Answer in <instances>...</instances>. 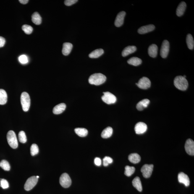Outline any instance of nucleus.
Returning a JSON list of instances; mask_svg holds the SVG:
<instances>
[{
  "label": "nucleus",
  "instance_id": "nucleus-38",
  "mask_svg": "<svg viewBox=\"0 0 194 194\" xmlns=\"http://www.w3.org/2000/svg\"><path fill=\"white\" fill-rule=\"evenodd\" d=\"M0 186L3 189L8 188L9 187L8 181L4 179H2L0 182Z\"/></svg>",
  "mask_w": 194,
  "mask_h": 194
},
{
  "label": "nucleus",
  "instance_id": "nucleus-42",
  "mask_svg": "<svg viewBox=\"0 0 194 194\" xmlns=\"http://www.w3.org/2000/svg\"><path fill=\"white\" fill-rule=\"evenodd\" d=\"M19 1L21 4H25L28 3L29 1L28 0H19Z\"/></svg>",
  "mask_w": 194,
  "mask_h": 194
},
{
  "label": "nucleus",
  "instance_id": "nucleus-37",
  "mask_svg": "<svg viewBox=\"0 0 194 194\" xmlns=\"http://www.w3.org/2000/svg\"><path fill=\"white\" fill-rule=\"evenodd\" d=\"M19 60L21 63L25 64L28 62V59L27 56L25 55H22L19 56Z\"/></svg>",
  "mask_w": 194,
  "mask_h": 194
},
{
  "label": "nucleus",
  "instance_id": "nucleus-40",
  "mask_svg": "<svg viewBox=\"0 0 194 194\" xmlns=\"http://www.w3.org/2000/svg\"><path fill=\"white\" fill-rule=\"evenodd\" d=\"M94 163L96 165L100 166L101 164V159L98 158H96L94 160Z\"/></svg>",
  "mask_w": 194,
  "mask_h": 194
},
{
  "label": "nucleus",
  "instance_id": "nucleus-16",
  "mask_svg": "<svg viewBox=\"0 0 194 194\" xmlns=\"http://www.w3.org/2000/svg\"><path fill=\"white\" fill-rule=\"evenodd\" d=\"M65 103H62L56 105L53 109V113L55 114H59L62 113L66 109Z\"/></svg>",
  "mask_w": 194,
  "mask_h": 194
},
{
  "label": "nucleus",
  "instance_id": "nucleus-24",
  "mask_svg": "<svg viewBox=\"0 0 194 194\" xmlns=\"http://www.w3.org/2000/svg\"><path fill=\"white\" fill-rule=\"evenodd\" d=\"M113 129L111 127H108L103 131L101 134V137L103 138H107L112 135Z\"/></svg>",
  "mask_w": 194,
  "mask_h": 194
},
{
  "label": "nucleus",
  "instance_id": "nucleus-14",
  "mask_svg": "<svg viewBox=\"0 0 194 194\" xmlns=\"http://www.w3.org/2000/svg\"><path fill=\"white\" fill-rule=\"evenodd\" d=\"M126 14V13L124 11H122L118 14L115 21L114 24L116 26L119 27L123 25Z\"/></svg>",
  "mask_w": 194,
  "mask_h": 194
},
{
  "label": "nucleus",
  "instance_id": "nucleus-39",
  "mask_svg": "<svg viewBox=\"0 0 194 194\" xmlns=\"http://www.w3.org/2000/svg\"><path fill=\"white\" fill-rule=\"evenodd\" d=\"M78 1L77 0H66L64 1V4L65 5L69 6L75 4Z\"/></svg>",
  "mask_w": 194,
  "mask_h": 194
},
{
  "label": "nucleus",
  "instance_id": "nucleus-44",
  "mask_svg": "<svg viewBox=\"0 0 194 194\" xmlns=\"http://www.w3.org/2000/svg\"><path fill=\"white\" fill-rule=\"evenodd\" d=\"M1 179H0V182H1Z\"/></svg>",
  "mask_w": 194,
  "mask_h": 194
},
{
  "label": "nucleus",
  "instance_id": "nucleus-3",
  "mask_svg": "<svg viewBox=\"0 0 194 194\" xmlns=\"http://www.w3.org/2000/svg\"><path fill=\"white\" fill-rule=\"evenodd\" d=\"M21 102L22 109L24 111H28L30 108L31 100L30 96L26 92L22 93L21 96Z\"/></svg>",
  "mask_w": 194,
  "mask_h": 194
},
{
  "label": "nucleus",
  "instance_id": "nucleus-17",
  "mask_svg": "<svg viewBox=\"0 0 194 194\" xmlns=\"http://www.w3.org/2000/svg\"><path fill=\"white\" fill-rule=\"evenodd\" d=\"M137 50V48L135 46H129L124 48L122 52V56L123 57L128 56L135 52Z\"/></svg>",
  "mask_w": 194,
  "mask_h": 194
},
{
  "label": "nucleus",
  "instance_id": "nucleus-2",
  "mask_svg": "<svg viewBox=\"0 0 194 194\" xmlns=\"http://www.w3.org/2000/svg\"><path fill=\"white\" fill-rule=\"evenodd\" d=\"M174 82L175 86L179 90L185 91L188 87V83L187 79L182 76H177L175 78Z\"/></svg>",
  "mask_w": 194,
  "mask_h": 194
},
{
  "label": "nucleus",
  "instance_id": "nucleus-29",
  "mask_svg": "<svg viewBox=\"0 0 194 194\" xmlns=\"http://www.w3.org/2000/svg\"><path fill=\"white\" fill-rule=\"evenodd\" d=\"M186 43L188 47L190 50L193 49L194 46V41L193 36L190 34H188L186 38Z\"/></svg>",
  "mask_w": 194,
  "mask_h": 194
},
{
  "label": "nucleus",
  "instance_id": "nucleus-5",
  "mask_svg": "<svg viewBox=\"0 0 194 194\" xmlns=\"http://www.w3.org/2000/svg\"><path fill=\"white\" fill-rule=\"evenodd\" d=\"M59 182L61 185L64 188H67L70 186L72 183V180L68 174L64 173L61 176Z\"/></svg>",
  "mask_w": 194,
  "mask_h": 194
},
{
  "label": "nucleus",
  "instance_id": "nucleus-18",
  "mask_svg": "<svg viewBox=\"0 0 194 194\" xmlns=\"http://www.w3.org/2000/svg\"><path fill=\"white\" fill-rule=\"evenodd\" d=\"M73 48V45L69 43H65L63 44L62 53L65 56L70 54Z\"/></svg>",
  "mask_w": 194,
  "mask_h": 194
},
{
  "label": "nucleus",
  "instance_id": "nucleus-19",
  "mask_svg": "<svg viewBox=\"0 0 194 194\" xmlns=\"http://www.w3.org/2000/svg\"><path fill=\"white\" fill-rule=\"evenodd\" d=\"M186 6V4L184 1H182L179 4L176 10V14L178 16L180 17L183 15Z\"/></svg>",
  "mask_w": 194,
  "mask_h": 194
},
{
  "label": "nucleus",
  "instance_id": "nucleus-41",
  "mask_svg": "<svg viewBox=\"0 0 194 194\" xmlns=\"http://www.w3.org/2000/svg\"><path fill=\"white\" fill-rule=\"evenodd\" d=\"M6 43V40L3 37L0 36V48L4 46Z\"/></svg>",
  "mask_w": 194,
  "mask_h": 194
},
{
  "label": "nucleus",
  "instance_id": "nucleus-27",
  "mask_svg": "<svg viewBox=\"0 0 194 194\" xmlns=\"http://www.w3.org/2000/svg\"><path fill=\"white\" fill-rule=\"evenodd\" d=\"M104 53V51L102 48L96 49L92 52L89 55V57L91 58H96L100 57Z\"/></svg>",
  "mask_w": 194,
  "mask_h": 194
},
{
  "label": "nucleus",
  "instance_id": "nucleus-10",
  "mask_svg": "<svg viewBox=\"0 0 194 194\" xmlns=\"http://www.w3.org/2000/svg\"><path fill=\"white\" fill-rule=\"evenodd\" d=\"M170 48L169 42L167 40H164L162 44L160 55L162 58H165L167 57L169 54Z\"/></svg>",
  "mask_w": 194,
  "mask_h": 194
},
{
  "label": "nucleus",
  "instance_id": "nucleus-36",
  "mask_svg": "<svg viewBox=\"0 0 194 194\" xmlns=\"http://www.w3.org/2000/svg\"><path fill=\"white\" fill-rule=\"evenodd\" d=\"M103 165L105 166H107L109 164H111L113 162L112 158L108 156H106L103 159Z\"/></svg>",
  "mask_w": 194,
  "mask_h": 194
},
{
  "label": "nucleus",
  "instance_id": "nucleus-7",
  "mask_svg": "<svg viewBox=\"0 0 194 194\" xmlns=\"http://www.w3.org/2000/svg\"><path fill=\"white\" fill-rule=\"evenodd\" d=\"M38 179L34 176L29 178L24 185V189L27 191L30 190L35 186L38 183Z\"/></svg>",
  "mask_w": 194,
  "mask_h": 194
},
{
  "label": "nucleus",
  "instance_id": "nucleus-12",
  "mask_svg": "<svg viewBox=\"0 0 194 194\" xmlns=\"http://www.w3.org/2000/svg\"><path fill=\"white\" fill-rule=\"evenodd\" d=\"M148 127L145 123L139 122L137 123L135 126V130L136 133L138 135L144 133L146 131Z\"/></svg>",
  "mask_w": 194,
  "mask_h": 194
},
{
  "label": "nucleus",
  "instance_id": "nucleus-8",
  "mask_svg": "<svg viewBox=\"0 0 194 194\" xmlns=\"http://www.w3.org/2000/svg\"><path fill=\"white\" fill-rule=\"evenodd\" d=\"M136 85L140 88L142 89H147L151 86V82L148 77H143L141 78L138 83Z\"/></svg>",
  "mask_w": 194,
  "mask_h": 194
},
{
  "label": "nucleus",
  "instance_id": "nucleus-15",
  "mask_svg": "<svg viewBox=\"0 0 194 194\" xmlns=\"http://www.w3.org/2000/svg\"><path fill=\"white\" fill-rule=\"evenodd\" d=\"M155 29V26L152 25V24H150V25L143 26L140 27L138 29V32L140 34H146L148 33L149 32L153 31Z\"/></svg>",
  "mask_w": 194,
  "mask_h": 194
},
{
  "label": "nucleus",
  "instance_id": "nucleus-34",
  "mask_svg": "<svg viewBox=\"0 0 194 194\" xmlns=\"http://www.w3.org/2000/svg\"><path fill=\"white\" fill-rule=\"evenodd\" d=\"M39 152L38 146L36 144H33L30 148L31 154L32 156L38 154Z\"/></svg>",
  "mask_w": 194,
  "mask_h": 194
},
{
  "label": "nucleus",
  "instance_id": "nucleus-13",
  "mask_svg": "<svg viewBox=\"0 0 194 194\" xmlns=\"http://www.w3.org/2000/svg\"><path fill=\"white\" fill-rule=\"evenodd\" d=\"M178 179L179 183L184 184L186 187L190 185V180L188 176L183 172H180L178 175Z\"/></svg>",
  "mask_w": 194,
  "mask_h": 194
},
{
  "label": "nucleus",
  "instance_id": "nucleus-9",
  "mask_svg": "<svg viewBox=\"0 0 194 194\" xmlns=\"http://www.w3.org/2000/svg\"><path fill=\"white\" fill-rule=\"evenodd\" d=\"M153 164H145L142 166L141 171L143 177L148 178L151 177L153 170Z\"/></svg>",
  "mask_w": 194,
  "mask_h": 194
},
{
  "label": "nucleus",
  "instance_id": "nucleus-31",
  "mask_svg": "<svg viewBox=\"0 0 194 194\" xmlns=\"http://www.w3.org/2000/svg\"><path fill=\"white\" fill-rule=\"evenodd\" d=\"M135 168L133 166H126L125 167V171L124 174L127 177H130L135 173Z\"/></svg>",
  "mask_w": 194,
  "mask_h": 194
},
{
  "label": "nucleus",
  "instance_id": "nucleus-32",
  "mask_svg": "<svg viewBox=\"0 0 194 194\" xmlns=\"http://www.w3.org/2000/svg\"><path fill=\"white\" fill-rule=\"evenodd\" d=\"M0 167L5 171H9L11 168L9 163L4 160L0 162Z\"/></svg>",
  "mask_w": 194,
  "mask_h": 194
},
{
  "label": "nucleus",
  "instance_id": "nucleus-4",
  "mask_svg": "<svg viewBox=\"0 0 194 194\" xmlns=\"http://www.w3.org/2000/svg\"><path fill=\"white\" fill-rule=\"evenodd\" d=\"M7 141L10 146L15 149L18 146V142L15 132L13 131H10L8 132L6 136Z\"/></svg>",
  "mask_w": 194,
  "mask_h": 194
},
{
  "label": "nucleus",
  "instance_id": "nucleus-6",
  "mask_svg": "<svg viewBox=\"0 0 194 194\" xmlns=\"http://www.w3.org/2000/svg\"><path fill=\"white\" fill-rule=\"evenodd\" d=\"M103 93V95L101 98L104 102L108 104H113L116 102V97L112 93L109 92H104Z\"/></svg>",
  "mask_w": 194,
  "mask_h": 194
},
{
  "label": "nucleus",
  "instance_id": "nucleus-25",
  "mask_svg": "<svg viewBox=\"0 0 194 194\" xmlns=\"http://www.w3.org/2000/svg\"><path fill=\"white\" fill-rule=\"evenodd\" d=\"M7 95L5 91L0 89V105L5 104L7 101Z\"/></svg>",
  "mask_w": 194,
  "mask_h": 194
},
{
  "label": "nucleus",
  "instance_id": "nucleus-21",
  "mask_svg": "<svg viewBox=\"0 0 194 194\" xmlns=\"http://www.w3.org/2000/svg\"><path fill=\"white\" fill-rule=\"evenodd\" d=\"M150 103V101L148 99L142 100L137 103L136 106L137 109L139 111H142L145 108L148 107Z\"/></svg>",
  "mask_w": 194,
  "mask_h": 194
},
{
  "label": "nucleus",
  "instance_id": "nucleus-1",
  "mask_svg": "<svg viewBox=\"0 0 194 194\" xmlns=\"http://www.w3.org/2000/svg\"><path fill=\"white\" fill-rule=\"evenodd\" d=\"M106 76L101 73L92 74L88 79V82L91 85H100L104 83L106 81Z\"/></svg>",
  "mask_w": 194,
  "mask_h": 194
},
{
  "label": "nucleus",
  "instance_id": "nucleus-23",
  "mask_svg": "<svg viewBox=\"0 0 194 194\" xmlns=\"http://www.w3.org/2000/svg\"><path fill=\"white\" fill-rule=\"evenodd\" d=\"M132 184L134 187H135L139 192H141L142 190V187L141 181L139 177H136L132 181Z\"/></svg>",
  "mask_w": 194,
  "mask_h": 194
},
{
  "label": "nucleus",
  "instance_id": "nucleus-30",
  "mask_svg": "<svg viewBox=\"0 0 194 194\" xmlns=\"http://www.w3.org/2000/svg\"><path fill=\"white\" fill-rule=\"evenodd\" d=\"M74 131L77 135L81 137H85L88 134V132L87 129L84 128H76Z\"/></svg>",
  "mask_w": 194,
  "mask_h": 194
},
{
  "label": "nucleus",
  "instance_id": "nucleus-35",
  "mask_svg": "<svg viewBox=\"0 0 194 194\" xmlns=\"http://www.w3.org/2000/svg\"><path fill=\"white\" fill-rule=\"evenodd\" d=\"M22 29L25 33L27 35L31 34L33 30V28L31 26L27 25H24L23 26Z\"/></svg>",
  "mask_w": 194,
  "mask_h": 194
},
{
  "label": "nucleus",
  "instance_id": "nucleus-26",
  "mask_svg": "<svg viewBox=\"0 0 194 194\" xmlns=\"http://www.w3.org/2000/svg\"><path fill=\"white\" fill-rule=\"evenodd\" d=\"M32 21L36 25H39L41 23L42 18L38 12H35L32 14Z\"/></svg>",
  "mask_w": 194,
  "mask_h": 194
},
{
  "label": "nucleus",
  "instance_id": "nucleus-28",
  "mask_svg": "<svg viewBox=\"0 0 194 194\" xmlns=\"http://www.w3.org/2000/svg\"><path fill=\"white\" fill-rule=\"evenodd\" d=\"M128 63L132 65L137 66L140 65L142 63V60L136 57H133L130 58L127 61Z\"/></svg>",
  "mask_w": 194,
  "mask_h": 194
},
{
  "label": "nucleus",
  "instance_id": "nucleus-20",
  "mask_svg": "<svg viewBox=\"0 0 194 194\" xmlns=\"http://www.w3.org/2000/svg\"><path fill=\"white\" fill-rule=\"evenodd\" d=\"M158 47L156 44L150 45L148 48V54L151 57H156L158 54Z\"/></svg>",
  "mask_w": 194,
  "mask_h": 194
},
{
  "label": "nucleus",
  "instance_id": "nucleus-33",
  "mask_svg": "<svg viewBox=\"0 0 194 194\" xmlns=\"http://www.w3.org/2000/svg\"><path fill=\"white\" fill-rule=\"evenodd\" d=\"M19 142L24 143L27 142V137L25 132L23 131H21L19 133Z\"/></svg>",
  "mask_w": 194,
  "mask_h": 194
},
{
  "label": "nucleus",
  "instance_id": "nucleus-11",
  "mask_svg": "<svg viewBox=\"0 0 194 194\" xmlns=\"http://www.w3.org/2000/svg\"><path fill=\"white\" fill-rule=\"evenodd\" d=\"M185 148L186 152L189 155L194 156V142L193 140L189 139L186 141Z\"/></svg>",
  "mask_w": 194,
  "mask_h": 194
},
{
  "label": "nucleus",
  "instance_id": "nucleus-22",
  "mask_svg": "<svg viewBox=\"0 0 194 194\" xmlns=\"http://www.w3.org/2000/svg\"><path fill=\"white\" fill-rule=\"evenodd\" d=\"M141 157L137 153H132L129 155L128 156V160L131 163L133 164H137L141 161Z\"/></svg>",
  "mask_w": 194,
  "mask_h": 194
},
{
  "label": "nucleus",
  "instance_id": "nucleus-43",
  "mask_svg": "<svg viewBox=\"0 0 194 194\" xmlns=\"http://www.w3.org/2000/svg\"><path fill=\"white\" fill-rule=\"evenodd\" d=\"M36 178H38V179L39 178V176H36Z\"/></svg>",
  "mask_w": 194,
  "mask_h": 194
}]
</instances>
